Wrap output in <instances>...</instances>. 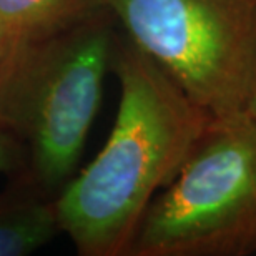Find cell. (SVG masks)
<instances>
[{
    "instance_id": "obj_1",
    "label": "cell",
    "mask_w": 256,
    "mask_h": 256,
    "mask_svg": "<svg viewBox=\"0 0 256 256\" xmlns=\"http://www.w3.org/2000/svg\"><path fill=\"white\" fill-rule=\"evenodd\" d=\"M112 66L120 102L108 140L54 200L82 256L128 254L153 198L214 118L128 38L116 37Z\"/></svg>"
},
{
    "instance_id": "obj_2",
    "label": "cell",
    "mask_w": 256,
    "mask_h": 256,
    "mask_svg": "<svg viewBox=\"0 0 256 256\" xmlns=\"http://www.w3.org/2000/svg\"><path fill=\"white\" fill-rule=\"evenodd\" d=\"M116 20L108 10L55 37L15 44L0 57V126L28 145L42 193L72 180L98 112Z\"/></svg>"
},
{
    "instance_id": "obj_3",
    "label": "cell",
    "mask_w": 256,
    "mask_h": 256,
    "mask_svg": "<svg viewBox=\"0 0 256 256\" xmlns=\"http://www.w3.org/2000/svg\"><path fill=\"white\" fill-rule=\"evenodd\" d=\"M256 253V120L213 118L175 178L153 198L132 256Z\"/></svg>"
},
{
    "instance_id": "obj_4",
    "label": "cell",
    "mask_w": 256,
    "mask_h": 256,
    "mask_svg": "<svg viewBox=\"0 0 256 256\" xmlns=\"http://www.w3.org/2000/svg\"><path fill=\"white\" fill-rule=\"evenodd\" d=\"M126 38L214 118L244 112L253 0H104Z\"/></svg>"
},
{
    "instance_id": "obj_5",
    "label": "cell",
    "mask_w": 256,
    "mask_h": 256,
    "mask_svg": "<svg viewBox=\"0 0 256 256\" xmlns=\"http://www.w3.org/2000/svg\"><path fill=\"white\" fill-rule=\"evenodd\" d=\"M105 10L104 0H0V37L7 45L40 42Z\"/></svg>"
},
{
    "instance_id": "obj_6",
    "label": "cell",
    "mask_w": 256,
    "mask_h": 256,
    "mask_svg": "<svg viewBox=\"0 0 256 256\" xmlns=\"http://www.w3.org/2000/svg\"><path fill=\"white\" fill-rule=\"evenodd\" d=\"M54 200L30 190L0 194V256H25L60 233Z\"/></svg>"
},
{
    "instance_id": "obj_7",
    "label": "cell",
    "mask_w": 256,
    "mask_h": 256,
    "mask_svg": "<svg viewBox=\"0 0 256 256\" xmlns=\"http://www.w3.org/2000/svg\"><path fill=\"white\" fill-rule=\"evenodd\" d=\"M22 163V148L12 133L0 126V173L15 172Z\"/></svg>"
},
{
    "instance_id": "obj_8",
    "label": "cell",
    "mask_w": 256,
    "mask_h": 256,
    "mask_svg": "<svg viewBox=\"0 0 256 256\" xmlns=\"http://www.w3.org/2000/svg\"><path fill=\"white\" fill-rule=\"evenodd\" d=\"M244 114L256 120V22H254V40H253L252 66H250V80H248V92H246V104H244Z\"/></svg>"
},
{
    "instance_id": "obj_9",
    "label": "cell",
    "mask_w": 256,
    "mask_h": 256,
    "mask_svg": "<svg viewBox=\"0 0 256 256\" xmlns=\"http://www.w3.org/2000/svg\"><path fill=\"white\" fill-rule=\"evenodd\" d=\"M7 47H8L7 42H5V40H4L2 37H0V57H2V55H4V52H5V50H7Z\"/></svg>"
},
{
    "instance_id": "obj_10",
    "label": "cell",
    "mask_w": 256,
    "mask_h": 256,
    "mask_svg": "<svg viewBox=\"0 0 256 256\" xmlns=\"http://www.w3.org/2000/svg\"><path fill=\"white\" fill-rule=\"evenodd\" d=\"M253 2H256V0H253Z\"/></svg>"
}]
</instances>
